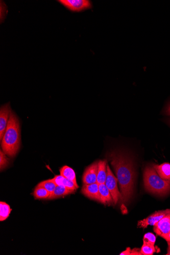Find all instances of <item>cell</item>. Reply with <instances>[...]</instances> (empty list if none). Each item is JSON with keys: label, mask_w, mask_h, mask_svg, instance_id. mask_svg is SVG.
Listing matches in <instances>:
<instances>
[{"label": "cell", "mask_w": 170, "mask_h": 255, "mask_svg": "<svg viewBox=\"0 0 170 255\" xmlns=\"http://www.w3.org/2000/svg\"><path fill=\"white\" fill-rule=\"evenodd\" d=\"M107 157L116 173L121 191V203H127L134 193L136 172L133 159L125 151L115 149L108 153Z\"/></svg>", "instance_id": "6da1fadb"}, {"label": "cell", "mask_w": 170, "mask_h": 255, "mask_svg": "<svg viewBox=\"0 0 170 255\" xmlns=\"http://www.w3.org/2000/svg\"><path fill=\"white\" fill-rule=\"evenodd\" d=\"M1 141L2 149L6 155L12 158L16 156L20 148L21 136L20 122L14 112H11Z\"/></svg>", "instance_id": "7a4b0ae2"}, {"label": "cell", "mask_w": 170, "mask_h": 255, "mask_svg": "<svg viewBox=\"0 0 170 255\" xmlns=\"http://www.w3.org/2000/svg\"><path fill=\"white\" fill-rule=\"evenodd\" d=\"M143 179L144 185L148 192L161 197L170 193V181L162 179L153 165H148L145 168Z\"/></svg>", "instance_id": "3957f363"}, {"label": "cell", "mask_w": 170, "mask_h": 255, "mask_svg": "<svg viewBox=\"0 0 170 255\" xmlns=\"http://www.w3.org/2000/svg\"><path fill=\"white\" fill-rule=\"evenodd\" d=\"M117 178L112 173L109 165H107V176L105 185L109 189L112 196L114 205L120 201L121 198V194L118 187Z\"/></svg>", "instance_id": "277c9868"}, {"label": "cell", "mask_w": 170, "mask_h": 255, "mask_svg": "<svg viewBox=\"0 0 170 255\" xmlns=\"http://www.w3.org/2000/svg\"><path fill=\"white\" fill-rule=\"evenodd\" d=\"M65 7L73 12H81L92 8V3L88 0H60Z\"/></svg>", "instance_id": "5b68a950"}, {"label": "cell", "mask_w": 170, "mask_h": 255, "mask_svg": "<svg viewBox=\"0 0 170 255\" xmlns=\"http://www.w3.org/2000/svg\"><path fill=\"white\" fill-rule=\"evenodd\" d=\"M167 215H170V209L155 211L147 218L139 221L138 223L137 227L138 228L145 229L148 226H154Z\"/></svg>", "instance_id": "8992f818"}, {"label": "cell", "mask_w": 170, "mask_h": 255, "mask_svg": "<svg viewBox=\"0 0 170 255\" xmlns=\"http://www.w3.org/2000/svg\"><path fill=\"white\" fill-rule=\"evenodd\" d=\"M11 111L9 103L2 106L0 108V139L1 141L6 132Z\"/></svg>", "instance_id": "52a82bcc"}, {"label": "cell", "mask_w": 170, "mask_h": 255, "mask_svg": "<svg viewBox=\"0 0 170 255\" xmlns=\"http://www.w3.org/2000/svg\"><path fill=\"white\" fill-rule=\"evenodd\" d=\"M98 162H95L85 170L83 176L84 185H90L97 183Z\"/></svg>", "instance_id": "ba28073f"}, {"label": "cell", "mask_w": 170, "mask_h": 255, "mask_svg": "<svg viewBox=\"0 0 170 255\" xmlns=\"http://www.w3.org/2000/svg\"><path fill=\"white\" fill-rule=\"evenodd\" d=\"M81 192L87 198L101 202L99 185L97 183L90 185H84Z\"/></svg>", "instance_id": "9c48e42d"}, {"label": "cell", "mask_w": 170, "mask_h": 255, "mask_svg": "<svg viewBox=\"0 0 170 255\" xmlns=\"http://www.w3.org/2000/svg\"><path fill=\"white\" fill-rule=\"evenodd\" d=\"M154 232L162 236L170 232V215H167L153 226Z\"/></svg>", "instance_id": "30bf717a"}, {"label": "cell", "mask_w": 170, "mask_h": 255, "mask_svg": "<svg viewBox=\"0 0 170 255\" xmlns=\"http://www.w3.org/2000/svg\"><path fill=\"white\" fill-rule=\"evenodd\" d=\"M57 186L63 185L70 190L73 193L78 188V185L73 182L65 178L61 175L56 176L53 179H51Z\"/></svg>", "instance_id": "8fae6325"}, {"label": "cell", "mask_w": 170, "mask_h": 255, "mask_svg": "<svg viewBox=\"0 0 170 255\" xmlns=\"http://www.w3.org/2000/svg\"><path fill=\"white\" fill-rule=\"evenodd\" d=\"M157 173L162 179L170 181V163L165 162L160 165L152 164Z\"/></svg>", "instance_id": "7c38bea8"}, {"label": "cell", "mask_w": 170, "mask_h": 255, "mask_svg": "<svg viewBox=\"0 0 170 255\" xmlns=\"http://www.w3.org/2000/svg\"><path fill=\"white\" fill-rule=\"evenodd\" d=\"M107 162L106 160L100 161L98 163L97 183L105 184L107 176Z\"/></svg>", "instance_id": "4fadbf2b"}, {"label": "cell", "mask_w": 170, "mask_h": 255, "mask_svg": "<svg viewBox=\"0 0 170 255\" xmlns=\"http://www.w3.org/2000/svg\"><path fill=\"white\" fill-rule=\"evenodd\" d=\"M101 203L104 205H110L114 203L111 193L105 184L99 185Z\"/></svg>", "instance_id": "5bb4252c"}, {"label": "cell", "mask_w": 170, "mask_h": 255, "mask_svg": "<svg viewBox=\"0 0 170 255\" xmlns=\"http://www.w3.org/2000/svg\"><path fill=\"white\" fill-rule=\"evenodd\" d=\"M72 193L70 190L63 185L57 186L54 192L50 195L48 199H55Z\"/></svg>", "instance_id": "9a60e30c"}, {"label": "cell", "mask_w": 170, "mask_h": 255, "mask_svg": "<svg viewBox=\"0 0 170 255\" xmlns=\"http://www.w3.org/2000/svg\"><path fill=\"white\" fill-rule=\"evenodd\" d=\"M60 175L66 179L71 181L77 185L74 171L71 167L64 165L60 169Z\"/></svg>", "instance_id": "2e32d148"}, {"label": "cell", "mask_w": 170, "mask_h": 255, "mask_svg": "<svg viewBox=\"0 0 170 255\" xmlns=\"http://www.w3.org/2000/svg\"><path fill=\"white\" fill-rule=\"evenodd\" d=\"M12 209L10 206L5 202H0V221L6 220L10 214Z\"/></svg>", "instance_id": "e0dca14e"}, {"label": "cell", "mask_w": 170, "mask_h": 255, "mask_svg": "<svg viewBox=\"0 0 170 255\" xmlns=\"http://www.w3.org/2000/svg\"><path fill=\"white\" fill-rule=\"evenodd\" d=\"M33 195L36 199H46L49 198L50 194L45 188L37 186L34 190Z\"/></svg>", "instance_id": "ac0fdd59"}, {"label": "cell", "mask_w": 170, "mask_h": 255, "mask_svg": "<svg viewBox=\"0 0 170 255\" xmlns=\"http://www.w3.org/2000/svg\"><path fill=\"white\" fill-rule=\"evenodd\" d=\"M37 186L43 187L46 189L50 195L53 193L57 186L51 180L43 181L39 183Z\"/></svg>", "instance_id": "d6986e66"}, {"label": "cell", "mask_w": 170, "mask_h": 255, "mask_svg": "<svg viewBox=\"0 0 170 255\" xmlns=\"http://www.w3.org/2000/svg\"><path fill=\"white\" fill-rule=\"evenodd\" d=\"M156 252V250L154 246L143 243V245L140 249V252L143 255H152Z\"/></svg>", "instance_id": "ffe728a7"}, {"label": "cell", "mask_w": 170, "mask_h": 255, "mask_svg": "<svg viewBox=\"0 0 170 255\" xmlns=\"http://www.w3.org/2000/svg\"><path fill=\"white\" fill-rule=\"evenodd\" d=\"M156 241V237L152 233H147L144 236V243L154 246Z\"/></svg>", "instance_id": "44dd1931"}, {"label": "cell", "mask_w": 170, "mask_h": 255, "mask_svg": "<svg viewBox=\"0 0 170 255\" xmlns=\"http://www.w3.org/2000/svg\"><path fill=\"white\" fill-rule=\"evenodd\" d=\"M2 150L0 151V169L1 171L5 169L8 164V160Z\"/></svg>", "instance_id": "7402d4cb"}, {"label": "cell", "mask_w": 170, "mask_h": 255, "mask_svg": "<svg viewBox=\"0 0 170 255\" xmlns=\"http://www.w3.org/2000/svg\"><path fill=\"white\" fill-rule=\"evenodd\" d=\"M7 12L8 10L6 5L4 2L1 1V4H0V19H1V23L4 22Z\"/></svg>", "instance_id": "603a6c76"}, {"label": "cell", "mask_w": 170, "mask_h": 255, "mask_svg": "<svg viewBox=\"0 0 170 255\" xmlns=\"http://www.w3.org/2000/svg\"><path fill=\"white\" fill-rule=\"evenodd\" d=\"M130 255H142L140 250L139 249H134L132 250L131 254Z\"/></svg>", "instance_id": "cb8c5ba5"}, {"label": "cell", "mask_w": 170, "mask_h": 255, "mask_svg": "<svg viewBox=\"0 0 170 255\" xmlns=\"http://www.w3.org/2000/svg\"><path fill=\"white\" fill-rule=\"evenodd\" d=\"M132 250L130 248H128L126 250L121 253V255H130L131 254Z\"/></svg>", "instance_id": "d4e9b609"}, {"label": "cell", "mask_w": 170, "mask_h": 255, "mask_svg": "<svg viewBox=\"0 0 170 255\" xmlns=\"http://www.w3.org/2000/svg\"><path fill=\"white\" fill-rule=\"evenodd\" d=\"M161 237L165 239L167 242H170V232Z\"/></svg>", "instance_id": "484cf974"}, {"label": "cell", "mask_w": 170, "mask_h": 255, "mask_svg": "<svg viewBox=\"0 0 170 255\" xmlns=\"http://www.w3.org/2000/svg\"><path fill=\"white\" fill-rule=\"evenodd\" d=\"M165 114L167 116H170V103L169 104L165 111H164Z\"/></svg>", "instance_id": "4316f807"}, {"label": "cell", "mask_w": 170, "mask_h": 255, "mask_svg": "<svg viewBox=\"0 0 170 255\" xmlns=\"http://www.w3.org/2000/svg\"><path fill=\"white\" fill-rule=\"evenodd\" d=\"M168 245V251L167 253V255H170V242H167Z\"/></svg>", "instance_id": "83f0119b"}, {"label": "cell", "mask_w": 170, "mask_h": 255, "mask_svg": "<svg viewBox=\"0 0 170 255\" xmlns=\"http://www.w3.org/2000/svg\"><path fill=\"white\" fill-rule=\"evenodd\" d=\"M168 123L169 124V125H170V119L168 121Z\"/></svg>", "instance_id": "f1b7e54d"}]
</instances>
